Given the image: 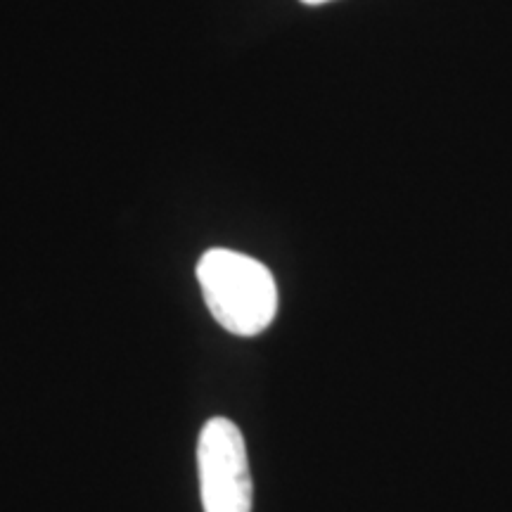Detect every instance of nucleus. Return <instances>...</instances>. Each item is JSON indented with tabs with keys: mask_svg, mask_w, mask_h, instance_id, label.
I'll list each match as a JSON object with an SVG mask.
<instances>
[{
	"mask_svg": "<svg viewBox=\"0 0 512 512\" xmlns=\"http://www.w3.org/2000/svg\"><path fill=\"white\" fill-rule=\"evenodd\" d=\"M204 302L223 330L238 337L261 335L278 313L273 273L233 249H209L197 264Z\"/></svg>",
	"mask_w": 512,
	"mask_h": 512,
	"instance_id": "obj_1",
	"label": "nucleus"
},
{
	"mask_svg": "<svg viewBox=\"0 0 512 512\" xmlns=\"http://www.w3.org/2000/svg\"><path fill=\"white\" fill-rule=\"evenodd\" d=\"M204 512H252V470L240 427L211 418L197 441Z\"/></svg>",
	"mask_w": 512,
	"mask_h": 512,
	"instance_id": "obj_2",
	"label": "nucleus"
},
{
	"mask_svg": "<svg viewBox=\"0 0 512 512\" xmlns=\"http://www.w3.org/2000/svg\"><path fill=\"white\" fill-rule=\"evenodd\" d=\"M304 5H325V3H332V0H302Z\"/></svg>",
	"mask_w": 512,
	"mask_h": 512,
	"instance_id": "obj_3",
	"label": "nucleus"
}]
</instances>
